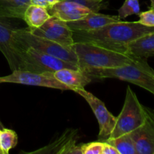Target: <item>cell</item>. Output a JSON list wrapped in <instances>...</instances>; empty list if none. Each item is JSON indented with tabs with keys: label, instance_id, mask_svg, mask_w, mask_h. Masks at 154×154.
I'll return each mask as SVG.
<instances>
[{
	"label": "cell",
	"instance_id": "1",
	"mask_svg": "<svg viewBox=\"0 0 154 154\" xmlns=\"http://www.w3.org/2000/svg\"><path fill=\"white\" fill-rule=\"evenodd\" d=\"M154 32V26L135 22H118L107 24L90 31H73L75 42H90L108 49L126 53V46L132 41Z\"/></svg>",
	"mask_w": 154,
	"mask_h": 154
},
{
	"label": "cell",
	"instance_id": "2",
	"mask_svg": "<svg viewBox=\"0 0 154 154\" xmlns=\"http://www.w3.org/2000/svg\"><path fill=\"white\" fill-rule=\"evenodd\" d=\"M72 48L78 58V68L84 72L120 67L132 63L138 58L128 53L119 52L90 42H75Z\"/></svg>",
	"mask_w": 154,
	"mask_h": 154
},
{
	"label": "cell",
	"instance_id": "3",
	"mask_svg": "<svg viewBox=\"0 0 154 154\" xmlns=\"http://www.w3.org/2000/svg\"><path fill=\"white\" fill-rule=\"evenodd\" d=\"M85 72L92 79L116 78L138 86L154 95V70L145 59L138 57L135 62L126 66L90 69Z\"/></svg>",
	"mask_w": 154,
	"mask_h": 154
},
{
	"label": "cell",
	"instance_id": "4",
	"mask_svg": "<svg viewBox=\"0 0 154 154\" xmlns=\"http://www.w3.org/2000/svg\"><path fill=\"white\" fill-rule=\"evenodd\" d=\"M17 46L24 54L28 48H32L45 54L54 56L77 65L78 58L72 47H66L48 38L32 34L29 29L17 28L14 33ZM78 66V65H77Z\"/></svg>",
	"mask_w": 154,
	"mask_h": 154
},
{
	"label": "cell",
	"instance_id": "5",
	"mask_svg": "<svg viewBox=\"0 0 154 154\" xmlns=\"http://www.w3.org/2000/svg\"><path fill=\"white\" fill-rule=\"evenodd\" d=\"M144 105L138 100L135 92L128 86L124 104L109 138H117L130 133L138 129L144 122Z\"/></svg>",
	"mask_w": 154,
	"mask_h": 154
},
{
	"label": "cell",
	"instance_id": "6",
	"mask_svg": "<svg viewBox=\"0 0 154 154\" xmlns=\"http://www.w3.org/2000/svg\"><path fill=\"white\" fill-rule=\"evenodd\" d=\"M10 18L0 17V51L5 57L12 72L15 70L28 71L23 54L17 46L14 38L16 27L9 20Z\"/></svg>",
	"mask_w": 154,
	"mask_h": 154
},
{
	"label": "cell",
	"instance_id": "7",
	"mask_svg": "<svg viewBox=\"0 0 154 154\" xmlns=\"http://www.w3.org/2000/svg\"><path fill=\"white\" fill-rule=\"evenodd\" d=\"M75 92L85 99L97 119L99 126V132L98 136L99 141H106L110 138L112 133L116 124L117 117H114L108 111L102 100L90 92L84 90V88L76 89Z\"/></svg>",
	"mask_w": 154,
	"mask_h": 154
},
{
	"label": "cell",
	"instance_id": "8",
	"mask_svg": "<svg viewBox=\"0 0 154 154\" xmlns=\"http://www.w3.org/2000/svg\"><path fill=\"white\" fill-rule=\"evenodd\" d=\"M24 58L27 64L28 71L37 73H52L63 69H79L75 63L65 61L32 48H28L25 50Z\"/></svg>",
	"mask_w": 154,
	"mask_h": 154
},
{
	"label": "cell",
	"instance_id": "9",
	"mask_svg": "<svg viewBox=\"0 0 154 154\" xmlns=\"http://www.w3.org/2000/svg\"><path fill=\"white\" fill-rule=\"evenodd\" d=\"M13 83L28 86H38L47 88L63 90H72L69 87L56 79L51 72L37 73L24 70H15L11 75L0 77V84Z\"/></svg>",
	"mask_w": 154,
	"mask_h": 154
},
{
	"label": "cell",
	"instance_id": "10",
	"mask_svg": "<svg viewBox=\"0 0 154 154\" xmlns=\"http://www.w3.org/2000/svg\"><path fill=\"white\" fill-rule=\"evenodd\" d=\"M29 31L35 35L48 38L63 46L72 47L75 43L73 31L68 26L67 23L54 15H51L40 27L29 29Z\"/></svg>",
	"mask_w": 154,
	"mask_h": 154
},
{
	"label": "cell",
	"instance_id": "11",
	"mask_svg": "<svg viewBox=\"0 0 154 154\" xmlns=\"http://www.w3.org/2000/svg\"><path fill=\"white\" fill-rule=\"evenodd\" d=\"M144 122L130 132L137 154H154V110L144 106Z\"/></svg>",
	"mask_w": 154,
	"mask_h": 154
},
{
	"label": "cell",
	"instance_id": "12",
	"mask_svg": "<svg viewBox=\"0 0 154 154\" xmlns=\"http://www.w3.org/2000/svg\"><path fill=\"white\" fill-rule=\"evenodd\" d=\"M78 135L77 129H66L60 137L45 147L30 153L82 154L81 144H77Z\"/></svg>",
	"mask_w": 154,
	"mask_h": 154
},
{
	"label": "cell",
	"instance_id": "13",
	"mask_svg": "<svg viewBox=\"0 0 154 154\" xmlns=\"http://www.w3.org/2000/svg\"><path fill=\"white\" fill-rule=\"evenodd\" d=\"M48 10L50 14L66 23L78 20L93 12L85 6L72 0H61Z\"/></svg>",
	"mask_w": 154,
	"mask_h": 154
},
{
	"label": "cell",
	"instance_id": "14",
	"mask_svg": "<svg viewBox=\"0 0 154 154\" xmlns=\"http://www.w3.org/2000/svg\"><path fill=\"white\" fill-rule=\"evenodd\" d=\"M120 20L118 16L104 14L99 12H90L81 19L68 22L67 24L72 31H90Z\"/></svg>",
	"mask_w": 154,
	"mask_h": 154
},
{
	"label": "cell",
	"instance_id": "15",
	"mask_svg": "<svg viewBox=\"0 0 154 154\" xmlns=\"http://www.w3.org/2000/svg\"><path fill=\"white\" fill-rule=\"evenodd\" d=\"M51 75L59 81L70 87L73 91L76 89L84 88L93 80L85 72L79 69H63L52 72Z\"/></svg>",
	"mask_w": 154,
	"mask_h": 154
},
{
	"label": "cell",
	"instance_id": "16",
	"mask_svg": "<svg viewBox=\"0 0 154 154\" xmlns=\"http://www.w3.org/2000/svg\"><path fill=\"white\" fill-rule=\"evenodd\" d=\"M126 53L147 60L154 55V32L132 41L126 46Z\"/></svg>",
	"mask_w": 154,
	"mask_h": 154
},
{
	"label": "cell",
	"instance_id": "17",
	"mask_svg": "<svg viewBox=\"0 0 154 154\" xmlns=\"http://www.w3.org/2000/svg\"><path fill=\"white\" fill-rule=\"evenodd\" d=\"M51 16L47 8L30 4L24 12L23 20L29 27V29H32L43 25Z\"/></svg>",
	"mask_w": 154,
	"mask_h": 154
},
{
	"label": "cell",
	"instance_id": "18",
	"mask_svg": "<svg viewBox=\"0 0 154 154\" xmlns=\"http://www.w3.org/2000/svg\"><path fill=\"white\" fill-rule=\"evenodd\" d=\"M31 0H0V17L22 19Z\"/></svg>",
	"mask_w": 154,
	"mask_h": 154
},
{
	"label": "cell",
	"instance_id": "19",
	"mask_svg": "<svg viewBox=\"0 0 154 154\" xmlns=\"http://www.w3.org/2000/svg\"><path fill=\"white\" fill-rule=\"evenodd\" d=\"M107 143L114 146L119 154H137L135 143L130 134L126 133L114 138H108Z\"/></svg>",
	"mask_w": 154,
	"mask_h": 154
},
{
	"label": "cell",
	"instance_id": "20",
	"mask_svg": "<svg viewBox=\"0 0 154 154\" xmlns=\"http://www.w3.org/2000/svg\"><path fill=\"white\" fill-rule=\"evenodd\" d=\"M17 142V134L14 131L5 127L0 130V147L3 154H8L11 149L16 147Z\"/></svg>",
	"mask_w": 154,
	"mask_h": 154
},
{
	"label": "cell",
	"instance_id": "21",
	"mask_svg": "<svg viewBox=\"0 0 154 154\" xmlns=\"http://www.w3.org/2000/svg\"><path fill=\"white\" fill-rule=\"evenodd\" d=\"M140 13V4L138 0H125L123 5L118 9V17L120 20Z\"/></svg>",
	"mask_w": 154,
	"mask_h": 154
},
{
	"label": "cell",
	"instance_id": "22",
	"mask_svg": "<svg viewBox=\"0 0 154 154\" xmlns=\"http://www.w3.org/2000/svg\"><path fill=\"white\" fill-rule=\"evenodd\" d=\"M102 141H93L81 144V150L82 154H102Z\"/></svg>",
	"mask_w": 154,
	"mask_h": 154
},
{
	"label": "cell",
	"instance_id": "23",
	"mask_svg": "<svg viewBox=\"0 0 154 154\" xmlns=\"http://www.w3.org/2000/svg\"><path fill=\"white\" fill-rule=\"evenodd\" d=\"M85 6L93 12H99V10L105 7L103 1L101 0H72Z\"/></svg>",
	"mask_w": 154,
	"mask_h": 154
},
{
	"label": "cell",
	"instance_id": "24",
	"mask_svg": "<svg viewBox=\"0 0 154 154\" xmlns=\"http://www.w3.org/2000/svg\"><path fill=\"white\" fill-rule=\"evenodd\" d=\"M140 23L147 26H154V8L138 14Z\"/></svg>",
	"mask_w": 154,
	"mask_h": 154
},
{
	"label": "cell",
	"instance_id": "25",
	"mask_svg": "<svg viewBox=\"0 0 154 154\" xmlns=\"http://www.w3.org/2000/svg\"><path fill=\"white\" fill-rule=\"evenodd\" d=\"M102 142H103V145H102V154H119L114 146L108 144L106 141H102Z\"/></svg>",
	"mask_w": 154,
	"mask_h": 154
},
{
	"label": "cell",
	"instance_id": "26",
	"mask_svg": "<svg viewBox=\"0 0 154 154\" xmlns=\"http://www.w3.org/2000/svg\"><path fill=\"white\" fill-rule=\"evenodd\" d=\"M44 1L47 3V5H48V9H49V8H51L53 5H54L55 4L58 3L59 2L61 1V0H44Z\"/></svg>",
	"mask_w": 154,
	"mask_h": 154
},
{
	"label": "cell",
	"instance_id": "27",
	"mask_svg": "<svg viewBox=\"0 0 154 154\" xmlns=\"http://www.w3.org/2000/svg\"><path fill=\"white\" fill-rule=\"evenodd\" d=\"M150 3H151L152 8H154V0H150Z\"/></svg>",
	"mask_w": 154,
	"mask_h": 154
},
{
	"label": "cell",
	"instance_id": "28",
	"mask_svg": "<svg viewBox=\"0 0 154 154\" xmlns=\"http://www.w3.org/2000/svg\"><path fill=\"white\" fill-rule=\"evenodd\" d=\"M4 128V126L2 125V122L0 121V130H1L2 129H3Z\"/></svg>",
	"mask_w": 154,
	"mask_h": 154
},
{
	"label": "cell",
	"instance_id": "29",
	"mask_svg": "<svg viewBox=\"0 0 154 154\" xmlns=\"http://www.w3.org/2000/svg\"><path fill=\"white\" fill-rule=\"evenodd\" d=\"M0 154H3V152H2V150L1 147H0Z\"/></svg>",
	"mask_w": 154,
	"mask_h": 154
},
{
	"label": "cell",
	"instance_id": "30",
	"mask_svg": "<svg viewBox=\"0 0 154 154\" xmlns=\"http://www.w3.org/2000/svg\"><path fill=\"white\" fill-rule=\"evenodd\" d=\"M101 1H103V0H101Z\"/></svg>",
	"mask_w": 154,
	"mask_h": 154
}]
</instances>
